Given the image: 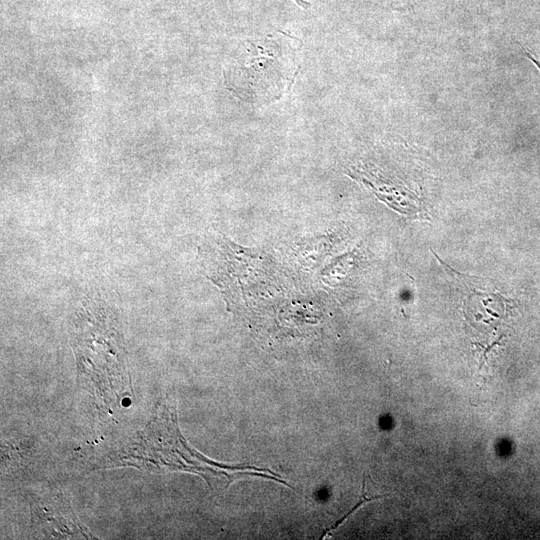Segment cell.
I'll return each mask as SVG.
<instances>
[{
    "instance_id": "7a4b0ae2",
    "label": "cell",
    "mask_w": 540,
    "mask_h": 540,
    "mask_svg": "<svg viewBox=\"0 0 540 540\" xmlns=\"http://www.w3.org/2000/svg\"><path fill=\"white\" fill-rule=\"evenodd\" d=\"M365 484H366V479H365V476L363 477V482H362V491H361V497H360V500L359 502L342 518L340 519V521L331 529V532H333V530L337 529V527L342 524L351 514L354 513V511L356 509H358L360 506H362L364 503L366 502H369V501H372V500H376V499H379V498H382L383 496L382 495H377V496H372V497H367L366 496V493H365Z\"/></svg>"
},
{
    "instance_id": "6da1fadb",
    "label": "cell",
    "mask_w": 540,
    "mask_h": 540,
    "mask_svg": "<svg viewBox=\"0 0 540 540\" xmlns=\"http://www.w3.org/2000/svg\"><path fill=\"white\" fill-rule=\"evenodd\" d=\"M84 328L77 340L75 339L79 375L91 382V388L93 386L94 390H99L98 395L101 398L107 397L106 374L126 388V371L123 359L118 354L119 347L115 344L117 339L114 331H110L106 337L107 328H103L98 321L92 324L90 322L89 327Z\"/></svg>"
},
{
    "instance_id": "3957f363",
    "label": "cell",
    "mask_w": 540,
    "mask_h": 540,
    "mask_svg": "<svg viewBox=\"0 0 540 540\" xmlns=\"http://www.w3.org/2000/svg\"><path fill=\"white\" fill-rule=\"evenodd\" d=\"M527 56L530 58V60H531L535 65H537V67H538L539 70H540V62H539L536 58H534L532 55H530L529 53H527Z\"/></svg>"
}]
</instances>
